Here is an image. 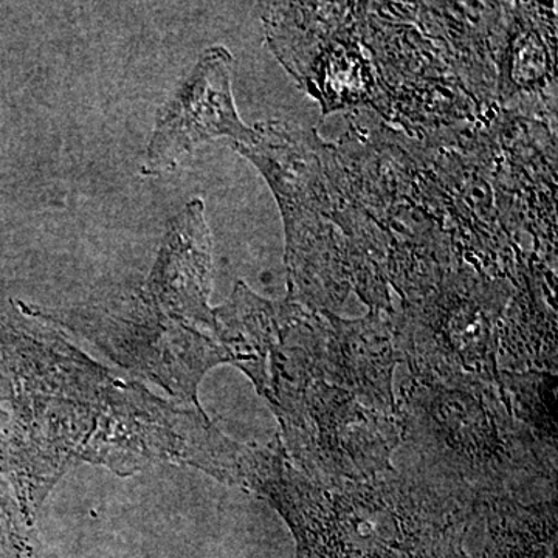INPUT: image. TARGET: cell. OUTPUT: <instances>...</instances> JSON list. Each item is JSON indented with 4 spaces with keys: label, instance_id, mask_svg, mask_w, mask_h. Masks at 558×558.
<instances>
[{
    "label": "cell",
    "instance_id": "cell-1",
    "mask_svg": "<svg viewBox=\"0 0 558 558\" xmlns=\"http://www.w3.org/2000/svg\"><path fill=\"white\" fill-rule=\"evenodd\" d=\"M49 323L33 326L22 347L24 392L11 473L28 520L58 480L80 462L120 475L159 462L193 468L211 422L204 411L171 405L143 385L120 379Z\"/></svg>",
    "mask_w": 558,
    "mask_h": 558
},
{
    "label": "cell",
    "instance_id": "cell-6",
    "mask_svg": "<svg viewBox=\"0 0 558 558\" xmlns=\"http://www.w3.org/2000/svg\"><path fill=\"white\" fill-rule=\"evenodd\" d=\"M506 292L473 278L450 279L405 307L395 323L410 376L498 381V318Z\"/></svg>",
    "mask_w": 558,
    "mask_h": 558
},
{
    "label": "cell",
    "instance_id": "cell-5",
    "mask_svg": "<svg viewBox=\"0 0 558 558\" xmlns=\"http://www.w3.org/2000/svg\"><path fill=\"white\" fill-rule=\"evenodd\" d=\"M281 427L282 449L312 480L359 483L391 472L403 444L398 413L368 405L357 396L312 384L271 407Z\"/></svg>",
    "mask_w": 558,
    "mask_h": 558
},
{
    "label": "cell",
    "instance_id": "cell-4",
    "mask_svg": "<svg viewBox=\"0 0 558 558\" xmlns=\"http://www.w3.org/2000/svg\"><path fill=\"white\" fill-rule=\"evenodd\" d=\"M395 398L403 442L425 468L478 497L557 498V451L512 416L498 381L407 374Z\"/></svg>",
    "mask_w": 558,
    "mask_h": 558
},
{
    "label": "cell",
    "instance_id": "cell-8",
    "mask_svg": "<svg viewBox=\"0 0 558 558\" xmlns=\"http://www.w3.org/2000/svg\"><path fill=\"white\" fill-rule=\"evenodd\" d=\"M399 363L395 323L379 312L360 319L319 315L310 349L312 384L347 389L374 409L398 413L392 380Z\"/></svg>",
    "mask_w": 558,
    "mask_h": 558
},
{
    "label": "cell",
    "instance_id": "cell-2",
    "mask_svg": "<svg viewBox=\"0 0 558 558\" xmlns=\"http://www.w3.org/2000/svg\"><path fill=\"white\" fill-rule=\"evenodd\" d=\"M223 483L269 502L288 524L296 558H470L478 495L417 462L359 483L312 480L278 436L233 444Z\"/></svg>",
    "mask_w": 558,
    "mask_h": 558
},
{
    "label": "cell",
    "instance_id": "cell-7",
    "mask_svg": "<svg viewBox=\"0 0 558 558\" xmlns=\"http://www.w3.org/2000/svg\"><path fill=\"white\" fill-rule=\"evenodd\" d=\"M233 54L226 47H208L180 78L156 116L142 174H171L202 143L229 138L245 142L252 128L241 120L231 89Z\"/></svg>",
    "mask_w": 558,
    "mask_h": 558
},
{
    "label": "cell",
    "instance_id": "cell-9",
    "mask_svg": "<svg viewBox=\"0 0 558 558\" xmlns=\"http://www.w3.org/2000/svg\"><path fill=\"white\" fill-rule=\"evenodd\" d=\"M499 389L512 416L546 449L557 451V379L545 371L499 369Z\"/></svg>",
    "mask_w": 558,
    "mask_h": 558
},
{
    "label": "cell",
    "instance_id": "cell-3",
    "mask_svg": "<svg viewBox=\"0 0 558 558\" xmlns=\"http://www.w3.org/2000/svg\"><path fill=\"white\" fill-rule=\"evenodd\" d=\"M213 240L205 205L193 199L168 220L148 277L116 295L33 315L89 340L121 368L201 409L197 388L230 363L209 307Z\"/></svg>",
    "mask_w": 558,
    "mask_h": 558
}]
</instances>
